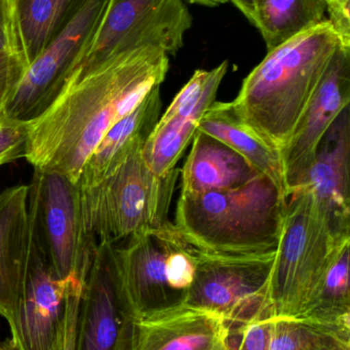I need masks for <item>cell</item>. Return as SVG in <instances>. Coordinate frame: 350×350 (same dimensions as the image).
<instances>
[{
  "label": "cell",
  "mask_w": 350,
  "mask_h": 350,
  "mask_svg": "<svg viewBox=\"0 0 350 350\" xmlns=\"http://www.w3.org/2000/svg\"><path fill=\"white\" fill-rule=\"evenodd\" d=\"M168 69L170 55L147 45L115 55L72 80L55 104L30 123L27 161L77 183L103 137L162 86Z\"/></svg>",
  "instance_id": "obj_1"
},
{
  "label": "cell",
  "mask_w": 350,
  "mask_h": 350,
  "mask_svg": "<svg viewBox=\"0 0 350 350\" xmlns=\"http://www.w3.org/2000/svg\"><path fill=\"white\" fill-rule=\"evenodd\" d=\"M340 40L328 21L267 51L232 104L238 116L281 152L308 108Z\"/></svg>",
  "instance_id": "obj_2"
},
{
  "label": "cell",
  "mask_w": 350,
  "mask_h": 350,
  "mask_svg": "<svg viewBox=\"0 0 350 350\" xmlns=\"http://www.w3.org/2000/svg\"><path fill=\"white\" fill-rule=\"evenodd\" d=\"M288 197L267 177L225 191L180 193L175 224L197 250L214 254L275 252Z\"/></svg>",
  "instance_id": "obj_3"
},
{
  "label": "cell",
  "mask_w": 350,
  "mask_h": 350,
  "mask_svg": "<svg viewBox=\"0 0 350 350\" xmlns=\"http://www.w3.org/2000/svg\"><path fill=\"white\" fill-rule=\"evenodd\" d=\"M349 244L350 238L335 232L312 191H292L269 279L273 318L303 317L335 257Z\"/></svg>",
  "instance_id": "obj_4"
},
{
  "label": "cell",
  "mask_w": 350,
  "mask_h": 350,
  "mask_svg": "<svg viewBox=\"0 0 350 350\" xmlns=\"http://www.w3.org/2000/svg\"><path fill=\"white\" fill-rule=\"evenodd\" d=\"M138 146L106 178L80 187L84 228L99 244L168 224V211L180 170L158 176Z\"/></svg>",
  "instance_id": "obj_5"
},
{
  "label": "cell",
  "mask_w": 350,
  "mask_h": 350,
  "mask_svg": "<svg viewBox=\"0 0 350 350\" xmlns=\"http://www.w3.org/2000/svg\"><path fill=\"white\" fill-rule=\"evenodd\" d=\"M28 185L31 226L51 267L60 279L84 281L98 244L84 228L79 185L38 168Z\"/></svg>",
  "instance_id": "obj_6"
},
{
  "label": "cell",
  "mask_w": 350,
  "mask_h": 350,
  "mask_svg": "<svg viewBox=\"0 0 350 350\" xmlns=\"http://www.w3.org/2000/svg\"><path fill=\"white\" fill-rule=\"evenodd\" d=\"M192 21L184 0H110L94 41L72 80L115 55L147 45L176 55L184 45Z\"/></svg>",
  "instance_id": "obj_7"
},
{
  "label": "cell",
  "mask_w": 350,
  "mask_h": 350,
  "mask_svg": "<svg viewBox=\"0 0 350 350\" xmlns=\"http://www.w3.org/2000/svg\"><path fill=\"white\" fill-rule=\"evenodd\" d=\"M110 0H88L67 28L27 67L4 116L32 123L58 100L88 53Z\"/></svg>",
  "instance_id": "obj_8"
},
{
  "label": "cell",
  "mask_w": 350,
  "mask_h": 350,
  "mask_svg": "<svg viewBox=\"0 0 350 350\" xmlns=\"http://www.w3.org/2000/svg\"><path fill=\"white\" fill-rule=\"evenodd\" d=\"M275 253L214 254L197 249V271L184 306L215 314L227 324L252 320L271 308L268 284Z\"/></svg>",
  "instance_id": "obj_9"
},
{
  "label": "cell",
  "mask_w": 350,
  "mask_h": 350,
  "mask_svg": "<svg viewBox=\"0 0 350 350\" xmlns=\"http://www.w3.org/2000/svg\"><path fill=\"white\" fill-rule=\"evenodd\" d=\"M114 244L115 278L121 316L142 319L184 306L185 298L171 286L168 258L183 239L172 222Z\"/></svg>",
  "instance_id": "obj_10"
},
{
  "label": "cell",
  "mask_w": 350,
  "mask_h": 350,
  "mask_svg": "<svg viewBox=\"0 0 350 350\" xmlns=\"http://www.w3.org/2000/svg\"><path fill=\"white\" fill-rule=\"evenodd\" d=\"M350 103V47L339 45L308 108L282 149L288 197L310 172L321 142Z\"/></svg>",
  "instance_id": "obj_11"
},
{
  "label": "cell",
  "mask_w": 350,
  "mask_h": 350,
  "mask_svg": "<svg viewBox=\"0 0 350 350\" xmlns=\"http://www.w3.org/2000/svg\"><path fill=\"white\" fill-rule=\"evenodd\" d=\"M228 68L229 62L226 59L212 70H197L160 117L142 150L154 174L164 176L176 170L195 137L199 121L216 102Z\"/></svg>",
  "instance_id": "obj_12"
},
{
  "label": "cell",
  "mask_w": 350,
  "mask_h": 350,
  "mask_svg": "<svg viewBox=\"0 0 350 350\" xmlns=\"http://www.w3.org/2000/svg\"><path fill=\"white\" fill-rule=\"evenodd\" d=\"M69 281L60 279L53 271L30 221L28 256L10 337L21 350L53 349L63 320Z\"/></svg>",
  "instance_id": "obj_13"
},
{
  "label": "cell",
  "mask_w": 350,
  "mask_h": 350,
  "mask_svg": "<svg viewBox=\"0 0 350 350\" xmlns=\"http://www.w3.org/2000/svg\"><path fill=\"white\" fill-rule=\"evenodd\" d=\"M228 331L219 317L180 306L137 320L123 317L113 350H229Z\"/></svg>",
  "instance_id": "obj_14"
},
{
  "label": "cell",
  "mask_w": 350,
  "mask_h": 350,
  "mask_svg": "<svg viewBox=\"0 0 350 350\" xmlns=\"http://www.w3.org/2000/svg\"><path fill=\"white\" fill-rule=\"evenodd\" d=\"M349 177V106L339 114L321 142L314 163L298 187L312 191L328 215L335 232L345 238H350Z\"/></svg>",
  "instance_id": "obj_15"
},
{
  "label": "cell",
  "mask_w": 350,
  "mask_h": 350,
  "mask_svg": "<svg viewBox=\"0 0 350 350\" xmlns=\"http://www.w3.org/2000/svg\"><path fill=\"white\" fill-rule=\"evenodd\" d=\"M121 320L114 244L101 242L95 248L84 282L76 350H113Z\"/></svg>",
  "instance_id": "obj_16"
},
{
  "label": "cell",
  "mask_w": 350,
  "mask_h": 350,
  "mask_svg": "<svg viewBox=\"0 0 350 350\" xmlns=\"http://www.w3.org/2000/svg\"><path fill=\"white\" fill-rule=\"evenodd\" d=\"M28 193L26 185H14L0 193V316L12 333L28 256Z\"/></svg>",
  "instance_id": "obj_17"
},
{
  "label": "cell",
  "mask_w": 350,
  "mask_h": 350,
  "mask_svg": "<svg viewBox=\"0 0 350 350\" xmlns=\"http://www.w3.org/2000/svg\"><path fill=\"white\" fill-rule=\"evenodd\" d=\"M162 106L160 88H156L115 123L84 163L78 185L84 189L100 183L112 174L136 147L144 145L160 119Z\"/></svg>",
  "instance_id": "obj_18"
},
{
  "label": "cell",
  "mask_w": 350,
  "mask_h": 350,
  "mask_svg": "<svg viewBox=\"0 0 350 350\" xmlns=\"http://www.w3.org/2000/svg\"><path fill=\"white\" fill-rule=\"evenodd\" d=\"M261 175L242 156L221 142L197 131L181 170L180 193L225 191Z\"/></svg>",
  "instance_id": "obj_19"
},
{
  "label": "cell",
  "mask_w": 350,
  "mask_h": 350,
  "mask_svg": "<svg viewBox=\"0 0 350 350\" xmlns=\"http://www.w3.org/2000/svg\"><path fill=\"white\" fill-rule=\"evenodd\" d=\"M197 131L234 150L288 197L281 153L238 116L232 102L214 103L199 121Z\"/></svg>",
  "instance_id": "obj_20"
},
{
  "label": "cell",
  "mask_w": 350,
  "mask_h": 350,
  "mask_svg": "<svg viewBox=\"0 0 350 350\" xmlns=\"http://www.w3.org/2000/svg\"><path fill=\"white\" fill-rule=\"evenodd\" d=\"M88 0H10L16 51L27 67L76 18Z\"/></svg>",
  "instance_id": "obj_21"
},
{
  "label": "cell",
  "mask_w": 350,
  "mask_h": 350,
  "mask_svg": "<svg viewBox=\"0 0 350 350\" xmlns=\"http://www.w3.org/2000/svg\"><path fill=\"white\" fill-rule=\"evenodd\" d=\"M256 28L267 51L327 21L326 0H262Z\"/></svg>",
  "instance_id": "obj_22"
},
{
  "label": "cell",
  "mask_w": 350,
  "mask_h": 350,
  "mask_svg": "<svg viewBox=\"0 0 350 350\" xmlns=\"http://www.w3.org/2000/svg\"><path fill=\"white\" fill-rule=\"evenodd\" d=\"M271 350H350V329L308 318H273Z\"/></svg>",
  "instance_id": "obj_23"
},
{
  "label": "cell",
  "mask_w": 350,
  "mask_h": 350,
  "mask_svg": "<svg viewBox=\"0 0 350 350\" xmlns=\"http://www.w3.org/2000/svg\"><path fill=\"white\" fill-rule=\"evenodd\" d=\"M349 245L335 257L318 293L300 318L350 329Z\"/></svg>",
  "instance_id": "obj_24"
},
{
  "label": "cell",
  "mask_w": 350,
  "mask_h": 350,
  "mask_svg": "<svg viewBox=\"0 0 350 350\" xmlns=\"http://www.w3.org/2000/svg\"><path fill=\"white\" fill-rule=\"evenodd\" d=\"M271 308L248 322L227 324L229 350H271Z\"/></svg>",
  "instance_id": "obj_25"
},
{
  "label": "cell",
  "mask_w": 350,
  "mask_h": 350,
  "mask_svg": "<svg viewBox=\"0 0 350 350\" xmlns=\"http://www.w3.org/2000/svg\"><path fill=\"white\" fill-rule=\"evenodd\" d=\"M84 282L72 279L68 284L63 320L51 350H76Z\"/></svg>",
  "instance_id": "obj_26"
},
{
  "label": "cell",
  "mask_w": 350,
  "mask_h": 350,
  "mask_svg": "<svg viewBox=\"0 0 350 350\" xmlns=\"http://www.w3.org/2000/svg\"><path fill=\"white\" fill-rule=\"evenodd\" d=\"M30 123L0 117V166L27 156Z\"/></svg>",
  "instance_id": "obj_27"
},
{
  "label": "cell",
  "mask_w": 350,
  "mask_h": 350,
  "mask_svg": "<svg viewBox=\"0 0 350 350\" xmlns=\"http://www.w3.org/2000/svg\"><path fill=\"white\" fill-rule=\"evenodd\" d=\"M26 69V63L18 51L0 53V117L3 116L4 109L18 88Z\"/></svg>",
  "instance_id": "obj_28"
},
{
  "label": "cell",
  "mask_w": 350,
  "mask_h": 350,
  "mask_svg": "<svg viewBox=\"0 0 350 350\" xmlns=\"http://www.w3.org/2000/svg\"><path fill=\"white\" fill-rule=\"evenodd\" d=\"M327 21L336 32L340 44L350 47V0H326Z\"/></svg>",
  "instance_id": "obj_29"
},
{
  "label": "cell",
  "mask_w": 350,
  "mask_h": 350,
  "mask_svg": "<svg viewBox=\"0 0 350 350\" xmlns=\"http://www.w3.org/2000/svg\"><path fill=\"white\" fill-rule=\"evenodd\" d=\"M10 51H18L14 40L10 0H0V53Z\"/></svg>",
  "instance_id": "obj_30"
},
{
  "label": "cell",
  "mask_w": 350,
  "mask_h": 350,
  "mask_svg": "<svg viewBox=\"0 0 350 350\" xmlns=\"http://www.w3.org/2000/svg\"><path fill=\"white\" fill-rule=\"evenodd\" d=\"M236 6L254 27L258 24V12L255 0H227Z\"/></svg>",
  "instance_id": "obj_31"
},
{
  "label": "cell",
  "mask_w": 350,
  "mask_h": 350,
  "mask_svg": "<svg viewBox=\"0 0 350 350\" xmlns=\"http://www.w3.org/2000/svg\"><path fill=\"white\" fill-rule=\"evenodd\" d=\"M186 1L191 4L207 6V8H216L228 2L227 0H186Z\"/></svg>",
  "instance_id": "obj_32"
},
{
  "label": "cell",
  "mask_w": 350,
  "mask_h": 350,
  "mask_svg": "<svg viewBox=\"0 0 350 350\" xmlns=\"http://www.w3.org/2000/svg\"><path fill=\"white\" fill-rule=\"evenodd\" d=\"M0 350H21L12 338L5 339L0 342Z\"/></svg>",
  "instance_id": "obj_33"
},
{
  "label": "cell",
  "mask_w": 350,
  "mask_h": 350,
  "mask_svg": "<svg viewBox=\"0 0 350 350\" xmlns=\"http://www.w3.org/2000/svg\"><path fill=\"white\" fill-rule=\"evenodd\" d=\"M262 1V0H255V2H256L257 8H258V4L260 3V2Z\"/></svg>",
  "instance_id": "obj_34"
}]
</instances>
